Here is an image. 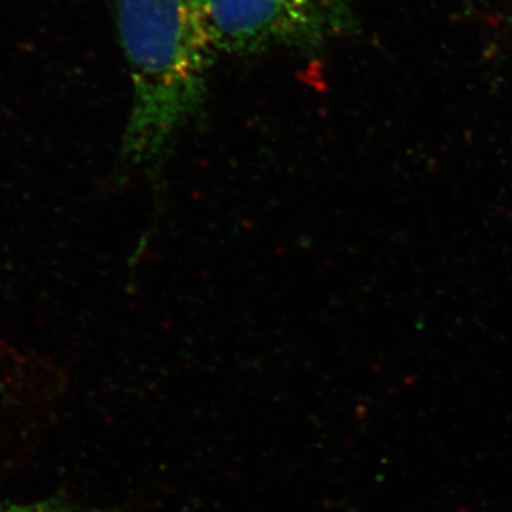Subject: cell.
<instances>
[{
    "label": "cell",
    "instance_id": "obj_1",
    "mask_svg": "<svg viewBox=\"0 0 512 512\" xmlns=\"http://www.w3.org/2000/svg\"><path fill=\"white\" fill-rule=\"evenodd\" d=\"M114 13L133 86L120 164L156 184L204 114L217 37L205 0H114Z\"/></svg>",
    "mask_w": 512,
    "mask_h": 512
},
{
    "label": "cell",
    "instance_id": "obj_2",
    "mask_svg": "<svg viewBox=\"0 0 512 512\" xmlns=\"http://www.w3.org/2000/svg\"><path fill=\"white\" fill-rule=\"evenodd\" d=\"M218 49L318 52L356 28L352 0H205Z\"/></svg>",
    "mask_w": 512,
    "mask_h": 512
},
{
    "label": "cell",
    "instance_id": "obj_3",
    "mask_svg": "<svg viewBox=\"0 0 512 512\" xmlns=\"http://www.w3.org/2000/svg\"><path fill=\"white\" fill-rule=\"evenodd\" d=\"M0 512H93L83 510L77 505L64 503V501H40L30 504H6L0 505Z\"/></svg>",
    "mask_w": 512,
    "mask_h": 512
}]
</instances>
